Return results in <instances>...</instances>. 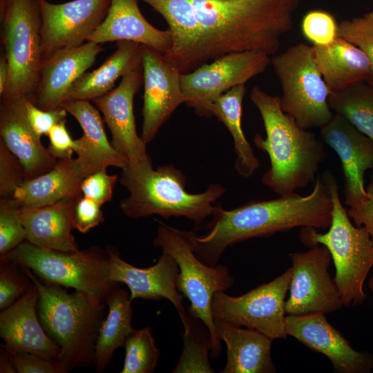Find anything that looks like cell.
I'll list each match as a JSON object with an SVG mask.
<instances>
[{"label":"cell","instance_id":"6da1fadb","mask_svg":"<svg viewBox=\"0 0 373 373\" xmlns=\"http://www.w3.org/2000/svg\"><path fill=\"white\" fill-rule=\"evenodd\" d=\"M332 206L329 189L318 177L307 195L295 192L276 199L249 202L231 210L216 206L211 220L203 227L204 234L184 233L196 256L213 266L227 247L250 238L269 237L296 227L327 230Z\"/></svg>","mask_w":373,"mask_h":373},{"label":"cell","instance_id":"7a4b0ae2","mask_svg":"<svg viewBox=\"0 0 373 373\" xmlns=\"http://www.w3.org/2000/svg\"><path fill=\"white\" fill-rule=\"evenodd\" d=\"M201 36L189 72L227 54L258 50L269 56L293 27L299 0H191Z\"/></svg>","mask_w":373,"mask_h":373},{"label":"cell","instance_id":"3957f363","mask_svg":"<svg viewBox=\"0 0 373 373\" xmlns=\"http://www.w3.org/2000/svg\"><path fill=\"white\" fill-rule=\"evenodd\" d=\"M250 99L262 117L266 133L265 138L256 134L254 139L255 146L269 157L270 167L262 176V184L279 196L305 188L314 180L327 156L323 144L283 111L280 97L254 86Z\"/></svg>","mask_w":373,"mask_h":373},{"label":"cell","instance_id":"277c9868","mask_svg":"<svg viewBox=\"0 0 373 373\" xmlns=\"http://www.w3.org/2000/svg\"><path fill=\"white\" fill-rule=\"evenodd\" d=\"M22 268L38 289V316L46 333L60 347L59 361L68 371L94 363L106 302L81 291L69 293L62 286L45 283L30 269Z\"/></svg>","mask_w":373,"mask_h":373},{"label":"cell","instance_id":"5b68a950","mask_svg":"<svg viewBox=\"0 0 373 373\" xmlns=\"http://www.w3.org/2000/svg\"><path fill=\"white\" fill-rule=\"evenodd\" d=\"M119 183L129 191L119 207L131 219L158 215L202 222L212 216L216 207L213 203L225 191L223 186L212 184L202 193H190L185 189L186 178L181 171L173 165L153 169L151 159L128 163L122 169Z\"/></svg>","mask_w":373,"mask_h":373},{"label":"cell","instance_id":"8992f818","mask_svg":"<svg viewBox=\"0 0 373 373\" xmlns=\"http://www.w3.org/2000/svg\"><path fill=\"white\" fill-rule=\"evenodd\" d=\"M322 178L332 200L330 226L325 233L303 227L300 239L307 247L322 245L329 251L335 267L334 280L343 307L362 305L367 298L364 283L373 267V242L365 227H356L351 220L332 173L325 172Z\"/></svg>","mask_w":373,"mask_h":373},{"label":"cell","instance_id":"52a82bcc","mask_svg":"<svg viewBox=\"0 0 373 373\" xmlns=\"http://www.w3.org/2000/svg\"><path fill=\"white\" fill-rule=\"evenodd\" d=\"M1 41L8 64V79L1 102L33 103L43 62L39 0H0Z\"/></svg>","mask_w":373,"mask_h":373},{"label":"cell","instance_id":"ba28073f","mask_svg":"<svg viewBox=\"0 0 373 373\" xmlns=\"http://www.w3.org/2000/svg\"><path fill=\"white\" fill-rule=\"evenodd\" d=\"M0 258L30 269L45 283L70 287L106 302L119 283L108 278L107 249L59 251L38 247L25 240Z\"/></svg>","mask_w":373,"mask_h":373},{"label":"cell","instance_id":"9c48e42d","mask_svg":"<svg viewBox=\"0 0 373 373\" xmlns=\"http://www.w3.org/2000/svg\"><path fill=\"white\" fill-rule=\"evenodd\" d=\"M157 223L153 244L171 255L178 263L177 288L190 301L189 315L200 320L208 328L211 338V356L216 358L222 347L212 316L211 300L215 293L230 289L234 279L227 266L202 262L193 252L184 231L161 221Z\"/></svg>","mask_w":373,"mask_h":373},{"label":"cell","instance_id":"30bf717a","mask_svg":"<svg viewBox=\"0 0 373 373\" xmlns=\"http://www.w3.org/2000/svg\"><path fill=\"white\" fill-rule=\"evenodd\" d=\"M282 90L283 111L302 128H321L333 117L330 93L316 65L313 46L298 44L271 59Z\"/></svg>","mask_w":373,"mask_h":373},{"label":"cell","instance_id":"8fae6325","mask_svg":"<svg viewBox=\"0 0 373 373\" xmlns=\"http://www.w3.org/2000/svg\"><path fill=\"white\" fill-rule=\"evenodd\" d=\"M291 278L289 267L274 280L240 296L215 293L211 300L213 321L254 329L273 340L285 339V303Z\"/></svg>","mask_w":373,"mask_h":373},{"label":"cell","instance_id":"7c38bea8","mask_svg":"<svg viewBox=\"0 0 373 373\" xmlns=\"http://www.w3.org/2000/svg\"><path fill=\"white\" fill-rule=\"evenodd\" d=\"M269 55L258 50L233 52L181 75L185 104L197 115L211 117L210 107L221 95L263 73Z\"/></svg>","mask_w":373,"mask_h":373},{"label":"cell","instance_id":"4fadbf2b","mask_svg":"<svg viewBox=\"0 0 373 373\" xmlns=\"http://www.w3.org/2000/svg\"><path fill=\"white\" fill-rule=\"evenodd\" d=\"M289 256L291 278L285 303L286 314L327 315L341 309L343 305L339 291L328 271L332 260L328 249L316 245Z\"/></svg>","mask_w":373,"mask_h":373},{"label":"cell","instance_id":"5bb4252c","mask_svg":"<svg viewBox=\"0 0 373 373\" xmlns=\"http://www.w3.org/2000/svg\"><path fill=\"white\" fill-rule=\"evenodd\" d=\"M43 61L57 51L78 47L106 18L111 0H72L52 3L39 0Z\"/></svg>","mask_w":373,"mask_h":373},{"label":"cell","instance_id":"9a60e30c","mask_svg":"<svg viewBox=\"0 0 373 373\" xmlns=\"http://www.w3.org/2000/svg\"><path fill=\"white\" fill-rule=\"evenodd\" d=\"M144 104L142 139L150 143L175 110L185 103L182 73L160 52L142 45Z\"/></svg>","mask_w":373,"mask_h":373},{"label":"cell","instance_id":"2e32d148","mask_svg":"<svg viewBox=\"0 0 373 373\" xmlns=\"http://www.w3.org/2000/svg\"><path fill=\"white\" fill-rule=\"evenodd\" d=\"M142 84L141 59L122 77L116 88L92 100L110 130L112 146L128 158V163L150 159L146 144L137 135L133 113L134 97Z\"/></svg>","mask_w":373,"mask_h":373},{"label":"cell","instance_id":"e0dca14e","mask_svg":"<svg viewBox=\"0 0 373 373\" xmlns=\"http://www.w3.org/2000/svg\"><path fill=\"white\" fill-rule=\"evenodd\" d=\"M285 332L313 351L325 355L337 373H370L373 370V355L366 350L353 348L329 323L325 314L287 315Z\"/></svg>","mask_w":373,"mask_h":373},{"label":"cell","instance_id":"ac0fdd59","mask_svg":"<svg viewBox=\"0 0 373 373\" xmlns=\"http://www.w3.org/2000/svg\"><path fill=\"white\" fill-rule=\"evenodd\" d=\"M108 254V278L125 284L133 301L137 298L159 300L167 299L178 312L182 324L189 316L182 303L184 297L177 288L179 267L169 254L162 252L157 262L147 268L135 267L122 260L117 251L106 247Z\"/></svg>","mask_w":373,"mask_h":373},{"label":"cell","instance_id":"d6986e66","mask_svg":"<svg viewBox=\"0 0 373 373\" xmlns=\"http://www.w3.org/2000/svg\"><path fill=\"white\" fill-rule=\"evenodd\" d=\"M321 136L341 160L345 204L351 207L361 203L367 198L365 173L373 169V141L336 113L321 128Z\"/></svg>","mask_w":373,"mask_h":373},{"label":"cell","instance_id":"ffe728a7","mask_svg":"<svg viewBox=\"0 0 373 373\" xmlns=\"http://www.w3.org/2000/svg\"><path fill=\"white\" fill-rule=\"evenodd\" d=\"M104 50L101 44L86 41L78 47L61 49L44 61L33 103L43 110L62 107L72 85Z\"/></svg>","mask_w":373,"mask_h":373},{"label":"cell","instance_id":"44dd1931","mask_svg":"<svg viewBox=\"0 0 373 373\" xmlns=\"http://www.w3.org/2000/svg\"><path fill=\"white\" fill-rule=\"evenodd\" d=\"M39 298L38 289L33 285L1 311L0 336L8 347L59 361L60 347L46 333L37 315Z\"/></svg>","mask_w":373,"mask_h":373},{"label":"cell","instance_id":"7402d4cb","mask_svg":"<svg viewBox=\"0 0 373 373\" xmlns=\"http://www.w3.org/2000/svg\"><path fill=\"white\" fill-rule=\"evenodd\" d=\"M25 99L1 102L0 139L21 163L26 180L55 167L53 157L32 128L26 113Z\"/></svg>","mask_w":373,"mask_h":373},{"label":"cell","instance_id":"603a6c76","mask_svg":"<svg viewBox=\"0 0 373 373\" xmlns=\"http://www.w3.org/2000/svg\"><path fill=\"white\" fill-rule=\"evenodd\" d=\"M88 100H67L62 107L79 124L83 135L75 140V152L83 176H87L108 166L124 169L128 158L118 153L109 142L99 111Z\"/></svg>","mask_w":373,"mask_h":373},{"label":"cell","instance_id":"cb8c5ba5","mask_svg":"<svg viewBox=\"0 0 373 373\" xmlns=\"http://www.w3.org/2000/svg\"><path fill=\"white\" fill-rule=\"evenodd\" d=\"M138 1L111 0L106 18L87 41L102 44L131 41L166 54L172 46L171 32L151 24L141 12Z\"/></svg>","mask_w":373,"mask_h":373},{"label":"cell","instance_id":"d4e9b609","mask_svg":"<svg viewBox=\"0 0 373 373\" xmlns=\"http://www.w3.org/2000/svg\"><path fill=\"white\" fill-rule=\"evenodd\" d=\"M82 197H68L43 207L21 209L26 240L46 249L79 250L71 230L75 209Z\"/></svg>","mask_w":373,"mask_h":373},{"label":"cell","instance_id":"484cf974","mask_svg":"<svg viewBox=\"0 0 373 373\" xmlns=\"http://www.w3.org/2000/svg\"><path fill=\"white\" fill-rule=\"evenodd\" d=\"M218 337L227 347V363L220 373H275L274 341L263 333L223 321H214Z\"/></svg>","mask_w":373,"mask_h":373},{"label":"cell","instance_id":"4316f807","mask_svg":"<svg viewBox=\"0 0 373 373\" xmlns=\"http://www.w3.org/2000/svg\"><path fill=\"white\" fill-rule=\"evenodd\" d=\"M84 179L77 159H59L51 170L25 180L12 198L21 209H33L68 197H82Z\"/></svg>","mask_w":373,"mask_h":373},{"label":"cell","instance_id":"83f0119b","mask_svg":"<svg viewBox=\"0 0 373 373\" xmlns=\"http://www.w3.org/2000/svg\"><path fill=\"white\" fill-rule=\"evenodd\" d=\"M313 48L316 65L330 91L367 82L370 61L355 44L338 36L328 45Z\"/></svg>","mask_w":373,"mask_h":373},{"label":"cell","instance_id":"f1b7e54d","mask_svg":"<svg viewBox=\"0 0 373 373\" xmlns=\"http://www.w3.org/2000/svg\"><path fill=\"white\" fill-rule=\"evenodd\" d=\"M165 19L172 36V46L165 57L182 74L189 71L198 46L201 27L191 0H141Z\"/></svg>","mask_w":373,"mask_h":373},{"label":"cell","instance_id":"f546056e","mask_svg":"<svg viewBox=\"0 0 373 373\" xmlns=\"http://www.w3.org/2000/svg\"><path fill=\"white\" fill-rule=\"evenodd\" d=\"M116 50L97 69L84 73L69 89L65 101L88 100L113 89L115 82L141 61L142 44L131 41L117 42Z\"/></svg>","mask_w":373,"mask_h":373},{"label":"cell","instance_id":"4dcf8cb0","mask_svg":"<svg viewBox=\"0 0 373 373\" xmlns=\"http://www.w3.org/2000/svg\"><path fill=\"white\" fill-rule=\"evenodd\" d=\"M131 302L129 292L119 287L106 298L108 312L101 324L95 349L94 363L97 372L105 370L115 351L124 347L127 336L134 329Z\"/></svg>","mask_w":373,"mask_h":373},{"label":"cell","instance_id":"1f68e13d","mask_svg":"<svg viewBox=\"0 0 373 373\" xmlns=\"http://www.w3.org/2000/svg\"><path fill=\"white\" fill-rule=\"evenodd\" d=\"M245 93V84L231 88L213 102L210 113L222 122L231 133L236 154V171L240 176L248 178L260 167V162L242 128V101Z\"/></svg>","mask_w":373,"mask_h":373},{"label":"cell","instance_id":"d6a6232c","mask_svg":"<svg viewBox=\"0 0 373 373\" xmlns=\"http://www.w3.org/2000/svg\"><path fill=\"white\" fill-rule=\"evenodd\" d=\"M331 109L345 118L356 129L373 141V86L357 82L330 91Z\"/></svg>","mask_w":373,"mask_h":373},{"label":"cell","instance_id":"836d02e7","mask_svg":"<svg viewBox=\"0 0 373 373\" xmlns=\"http://www.w3.org/2000/svg\"><path fill=\"white\" fill-rule=\"evenodd\" d=\"M183 327V349L172 372H215L209 360L211 338L207 326L200 320L189 316Z\"/></svg>","mask_w":373,"mask_h":373},{"label":"cell","instance_id":"e575fe53","mask_svg":"<svg viewBox=\"0 0 373 373\" xmlns=\"http://www.w3.org/2000/svg\"><path fill=\"white\" fill-rule=\"evenodd\" d=\"M125 358L121 373H152L160 352L150 327L133 329L125 341Z\"/></svg>","mask_w":373,"mask_h":373},{"label":"cell","instance_id":"d590c367","mask_svg":"<svg viewBox=\"0 0 373 373\" xmlns=\"http://www.w3.org/2000/svg\"><path fill=\"white\" fill-rule=\"evenodd\" d=\"M21 207L12 198L0 200V256L26 240V230L20 216Z\"/></svg>","mask_w":373,"mask_h":373},{"label":"cell","instance_id":"8d00e7d4","mask_svg":"<svg viewBox=\"0 0 373 373\" xmlns=\"http://www.w3.org/2000/svg\"><path fill=\"white\" fill-rule=\"evenodd\" d=\"M23 268L15 262L0 258V309L8 307L33 286Z\"/></svg>","mask_w":373,"mask_h":373},{"label":"cell","instance_id":"74e56055","mask_svg":"<svg viewBox=\"0 0 373 373\" xmlns=\"http://www.w3.org/2000/svg\"><path fill=\"white\" fill-rule=\"evenodd\" d=\"M338 35L359 47L371 65L366 82L373 86V10L361 17L343 20L338 24Z\"/></svg>","mask_w":373,"mask_h":373},{"label":"cell","instance_id":"f35d334b","mask_svg":"<svg viewBox=\"0 0 373 373\" xmlns=\"http://www.w3.org/2000/svg\"><path fill=\"white\" fill-rule=\"evenodd\" d=\"M301 29L313 45H328L338 36V24L332 15L323 10L308 12L303 18Z\"/></svg>","mask_w":373,"mask_h":373},{"label":"cell","instance_id":"ab89813d","mask_svg":"<svg viewBox=\"0 0 373 373\" xmlns=\"http://www.w3.org/2000/svg\"><path fill=\"white\" fill-rule=\"evenodd\" d=\"M18 373H66L68 370L58 360L8 347L2 344Z\"/></svg>","mask_w":373,"mask_h":373},{"label":"cell","instance_id":"60d3db41","mask_svg":"<svg viewBox=\"0 0 373 373\" xmlns=\"http://www.w3.org/2000/svg\"><path fill=\"white\" fill-rule=\"evenodd\" d=\"M25 180L21 163L0 139L1 198H12L16 189Z\"/></svg>","mask_w":373,"mask_h":373},{"label":"cell","instance_id":"b9f144b4","mask_svg":"<svg viewBox=\"0 0 373 373\" xmlns=\"http://www.w3.org/2000/svg\"><path fill=\"white\" fill-rule=\"evenodd\" d=\"M117 181V175H108L106 169L97 171L84 179L81 186L83 196L102 206L111 200Z\"/></svg>","mask_w":373,"mask_h":373},{"label":"cell","instance_id":"7bdbcfd3","mask_svg":"<svg viewBox=\"0 0 373 373\" xmlns=\"http://www.w3.org/2000/svg\"><path fill=\"white\" fill-rule=\"evenodd\" d=\"M24 105L28 120L35 133L40 137L44 135H48L55 124L66 120L68 113L63 107L43 110L32 102L26 99Z\"/></svg>","mask_w":373,"mask_h":373},{"label":"cell","instance_id":"ee69618b","mask_svg":"<svg viewBox=\"0 0 373 373\" xmlns=\"http://www.w3.org/2000/svg\"><path fill=\"white\" fill-rule=\"evenodd\" d=\"M101 207L97 202L82 196L75 209L73 228L82 233H86L103 222L104 218Z\"/></svg>","mask_w":373,"mask_h":373},{"label":"cell","instance_id":"f6af8a7d","mask_svg":"<svg viewBox=\"0 0 373 373\" xmlns=\"http://www.w3.org/2000/svg\"><path fill=\"white\" fill-rule=\"evenodd\" d=\"M50 144L48 150L57 160L71 157L77 143L66 127V120L55 124L48 134Z\"/></svg>","mask_w":373,"mask_h":373},{"label":"cell","instance_id":"bcb514c9","mask_svg":"<svg viewBox=\"0 0 373 373\" xmlns=\"http://www.w3.org/2000/svg\"><path fill=\"white\" fill-rule=\"evenodd\" d=\"M366 191L367 198L361 203L350 207L347 211L356 227L365 228L373 242V171Z\"/></svg>","mask_w":373,"mask_h":373},{"label":"cell","instance_id":"7dc6e473","mask_svg":"<svg viewBox=\"0 0 373 373\" xmlns=\"http://www.w3.org/2000/svg\"><path fill=\"white\" fill-rule=\"evenodd\" d=\"M0 372L1 373H16L17 370L8 355L6 350L1 344L0 347Z\"/></svg>","mask_w":373,"mask_h":373},{"label":"cell","instance_id":"c3c4849f","mask_svg":"<svg viewBox=\"0 0 373 373\" xmlns=\"http://www.w3.org/2000/svg\"><path fill=\"white\" fill-rule=\"evenodd\" d=\"M8 64L6 55L0 58V97L3 94L8 79Z\"/></svg>","mask_w":373,"mask_h":373},{"label":"cell","instance_id":"681fc988","mask_svg":"<svg viewBox=\"0 0 373 373\" xmlns=\"http://www.w3.org/2000/svg\"><path fill=\"white\" fill-rule=\"evenodd\" d=\"M367 285L373 296V276L369 279Z\"/></svg>","mask_w":373,"mask_h":373}]
</instances>
